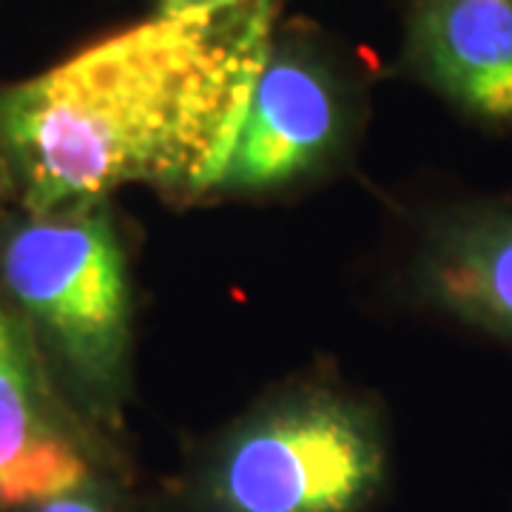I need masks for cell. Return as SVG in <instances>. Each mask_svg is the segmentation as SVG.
<instances>
[{"mask_svg":"<svg viewBox=\"0 0 512 512\" xmlns=\"http://www.w3.org/2000/svg\"><path fill=\"white\" fill-rule=\"evenodd\" d=\"M404 66L476 123L512 126V0H407Z\"/></svg>","mask_w":512,"mask_h":512,"instance_id":"5","label":"cell"},{"mask_svg":"<svg viewBox=\"0 0 512 512\" xmlns=\"http://www.w3.org/2000/svg\"><path fill=\"white\" fill-rule=\"evenodd\" d=\"M92 484V461L57 416L23 330L0 302V510Z\"/></svg>","mask_w":512,"mask_h":512,"instance_id":"6","label":"cell"},{"mask_svg":"<svg viewBox=\"0 0 512 512\" xmlns=\"http://www.w3.org/2000/svg\"><path fill=\"white\" fill-rule=\"evenodd\" d=\"M350 114L342 60L313 35L276 32L217 188L265 191L311 174L339 148Z\"/></svg>","mask_w":512,"mask_h":512,"instance_id":"4","label":"cell"},{"mask_svg":"<svg viewBox=\"0 0 512 512\" xmlns=\"http://www.w3.org/2000/svg\"><path fill=\"white\" fill-rule=\"evenodd\" d=\"M23 512H117V507L100 487L86 484V487H77L72 493L46 498V501H40V504Z\"/></svg>","mask_w":512,"mask_h":512,"instance_id":"8","label":"cell"},{"mask_svg":"<svg viewBox=\"0 0 512 512\" xmlns=\"http://www.w3.org/2000/svg\"><path fill=\"white\" fill-rule=\"evenodd\" d=\"M419 282L441 311L512 339V202L441 222L421 254Z\"/></svg>","mask_w":512,"mask_h":512,"instance_id":"7","label":"cell"},{"mask_svg":"<svg viewBox=\"0 0 512 512\" xmlns=\"http://www.w3.org/2000/svg\"><path fill=\"white\" fill-rule=\"evenodd\" d=\"M279 0H220L128 26L0 92V151L32 214L94 205L123 185H220Z\"/></svg>","mask_w":512,"mask_h":512,"instance_id":"1","label":"cell"},{"mask_svg":"<svg viewBox=\"0 0 512 512\" xmlns=\"http://www.w3.org/2000/svg\"><path fill=\"white\" fill-rule=\"evenodd\" d=\"M220 0H157L160 15H174V12H188V9H200V6H211Z\"/></svg>","mask_w":512,"mask_h":512,"instance_id":"9","label":"cell"},{"mask_svg":"<svg viewBox=\"0 0 512 512\" xmlns=\"http://www.w3.org/2000/svg\"><path fill=\"white\" fill-rule=\"evenodd\" d=\"M0 276L74 379L111 399L126 365L131 296L106 208L32 214L3 242Z\"/></svg>","mask_w":512,"mask_h":512,"instance_id":"3","label":"cell"},{"mask_svg":"<svg viewBox=\"0 0 512 512\" xmlns=\"http://www.w3.org/2000/svg\"><path fill=\"white\" fill-rule=\"evenodd\" d=\"M387 473L379 419L302 390L239 421L191 478V512H365Z\"/></svg>","mask_w":512,"mask_h":512,"instance_id":"2","label":"cell"}]
</instances>
